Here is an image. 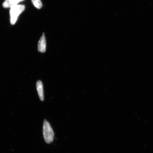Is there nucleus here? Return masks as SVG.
<instances>
[{
    "instance_id": "nucleus-6",
    "label": "nucleus",
    "mask_w": 153,
    "mask_h": 153,
    "mask_svg": "<svg viewBox=\"0 0 153 153\" xmlns=\"http://www.w3.org/2000/svg\"><path fill=\"white\" fill-rule=\"evenodd\" d=\"M23 1V0H20V1Z\"/></svg>"
},
{
    "instance_id": "nucleus-3",
    "label": "nucleus",
    "mask_w": 153,
    "mask_h": 153,
    "mask_svg": "<svg viewBox=\"0 0 153 153\" xmlns=\"http://www.w3.org/2000/svg\"><path fill=\"white\" fill-rule=\"evenodd\" d=\"M46 48V41L45 34H43L40 38L38 44V51L40 52L44 53L45 52Z\"/></svg>"
},
{
    "instance_id": "nucleus-5",
    "label": "nucleus",
    "mask_w": 153,
    "mask_h": 153,
    "mask_svg": "<svg viewBox=\"0 0 153 153\" xmlns=\"http://www.w3.org/2000/svg\"><path fill=\"white\" fill-rule=\"evenodd\" d=\"M32 1L34 7L38 9L41 8L43 6L41 0H32Z\"/></svg>"
},
{
    "instance_id": "nucleus-4",
    "label": "nucleus",
    "mask_w": 153,
    "mask_h": 153,
    "mask_svg": "<svg viewBox=\"0 0 153 153\" xmlns=\"http://www.w3.org/2000/svg\"><path fill=\"white\" fill-rule=\"evenodd\" d=\"M36 88L38 93V96L40 100L43 101L44 96L43 88L42 83L41 81H38L36 83Z\"/></svg>"
},
{
    "instance_id": "nucleus-1",
    "label": "nucleus",
    "mask_w": 153,
    "mask_h": 153,
    "mask_svg": "<svg viewBox=\"0 0 153 153\" xmlns=\"http://www.w3.org/2000/svg\"><path fill=\"white\" fill-rule=\"evenodd\" d=\"M43 135L45 142L47 143L53 142L54 139V133L50 124L46 120H44Z\"/></svg>"
},
{
    "instance_id": "nucleus-2",
    "label": "nucleus",
    "mask_w": 153,
    "mask_h": 153,
    "mask_svg": "<svg viewBox=\"0 0 153 153\" xmlns=\"http://www.w3.org/2000/svg\"><path fill=\"white\" fill-rule=\"evenodd\" d=\"M25 6L23 5H15L11 7L10 10V23L14 25L19 15L25 10Z\"/></svg>"
}]
</instances>
